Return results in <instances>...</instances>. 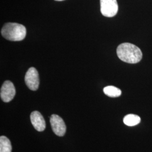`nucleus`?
<instances>
[{"mask_svg": "<svg viewBox=\"0 0 152 152\" xmlns=\"http://www.w3.org/2000/svg\"><path fill=\"white\" fill-rule=\"evenodd\" d=\"M118 10L117 0H100V11L106 17H113Z\"/></svg>", "mask_w": 152, "mask_h": 152, "instance_id": "nucleus-3", "label": "nucleus"}, {"mask_svg": "<svg viewBox=\"0 0 152 152\" xmlns=\"http://www.w3.org/2000/svg\"><path fill=\"white\" fill-rule=\"evenodd\" d=\"M141 119L139 116L135 114H128L124 117V123L129 126H134L138 125Z\"/></svg>", "mask_w": 152, "mask_h": 152, "instance_id": "nucleus-8", "label": "nucleus"}, {"mask_svg": "<svg viewBox=\"0 0 152 152\" xmlns=\"http://www.w3.org/2000/svg\"><path fill=\"white\" fill-rule=\"evenodd\" d=\"M31 121L34 129L38 131H43L46 128V123L43 116L38 111H34L31 114Z\"/></svg>", "mask_w": 152, "mask_h": 152, "instance_id": "nucleus-7", "label": "nucleus"}, {"mask_svg": "<svg viewBox=\"0 0 152 152\" xmlns=\"http://www.w3.org/2000/svg\"><path fill=\"white\" fill-rule=\"evenodd\" d=\"M50 124L55 134L63 136L66 132V126L63 120L58 115L53 114L50 117Z\"/></svg>", "mask_w": 152, "mask_h": 152, "instance_id": "nucleus-6", "label": "nucleus"}, {"mask_svg": "<svg viewBox=\"0 0 152 152\" xmlns=\"http://www.w3.org/2000/svg\"><path fill=\"white\" fill-rule=\"evenodd\" d=\"M55 1H64V0H55Z\"/></svg>", "mask_w": 152, "mask_h": 152, "instance_id": "nucleus-11", "label": "nucleus"}, {"mask_svg": "<svg viewBox=\"0 0 152 152\" xmlns=\"http://www.w3.org/2000/svg\"><path fill=\"white\" fill-rule=\"evenodd\" d=\"M12 147L11 142L6 136L0 137V152H11Z\"/></svg>", "mask_w": 152, "mask_h": 152, "instance_id": "nucleus-10", "label": "nucleus"}, {"mask_svg": "<svg viewBox=\"0 0 152 152\" xmlns=\"http://www.w3.org/2000/svg\"><path fill=\"white\" fill-rule=\"evenodd\" d=\"M16 90L14 85L10 81H6L1 88V98L5 103L11 101L14 98Z\"/></svg>", "mask_w": 152, "mask_h": 152, "instance_id": "nucleus-5", "label": "nucleus"}, {"mask_svg": "<svg viewBox=\"0 0 152 152\" xmlns=\"http://www.w3.org/2000/svg\"><path fill=\"white\" fill-rule=\"evenodd\" d=\"M103 91L106 95L112 98L118 97L121 96L122 93L120 89L113 86H108L104 87Z\"/></svg>", "mask_w": 152, "mask_h": 152, "instance_id": "nucleus-9", "label": "nucleus"}, {"mask_svg": "<svg viewBox=\"0 0 152 152\" xmlns=\"http://www.w3.org/2000/svg\"><path fill=\"white\" fill-rule=\"evenodd\" d=\"M117 54L121 60L130 64L139 63L142 59L141 50L134 44L123 43L117 49Z\"/></svg>", "mask_w": 152, "mask_h": 152, "instance_id": "nucleus-1", "label": "nucleus"}, {"mask_svg": "<svg viewBox=\"0 0 152 152\" xmlns=\"http://www.w3.org/2000/svg\"><path fill=\"white\" fill-rule=\"evenodd\" d=\"M25 82L30 90L36 91L38 89L39 84V75L35 68L31 67L28 70L25 76Z\"/></svg>", "mask_w": 152, "mask_h": 152, "instance_id": "nucleus-4", "label": "nucleus"}, {"mask_svg": "<svg viewBox=\"0 0 152 152\" xmlns=\"http://www.w3.org/2000/svg\"><path fill=\"white\" fill-rule=\"evenodd\" d=\"M26 28L20 24L7 23L1 29L2 36L7 40L11 41H20L26 36Z\"/></svg>", "mask_w": 152, "mask_h": 152, "instance_id": "nucleus-2", "label": "nucleus"}]
</instances>
